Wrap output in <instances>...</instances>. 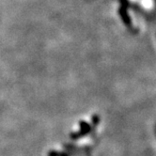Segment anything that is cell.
<instances>
[{
	"mask_svg": "<svg viewBox=\"0 0 156 156\" xmlns=\"http://www.w3.org/2000/svg\"><path fill=\"white\" fill-rule=\"evenodd\" d=\"M119 12H120V15H121L122 19H123V21H124V23L127 24V25H129V24H130V18H129V16H128V13H127L126 9H125V8H121Z\"/></svg>",
	"mask_w": 156,
	"mask_h": 156,
	"instance_id": "obj_1",
	"label": "cell"
}]
</instances>
